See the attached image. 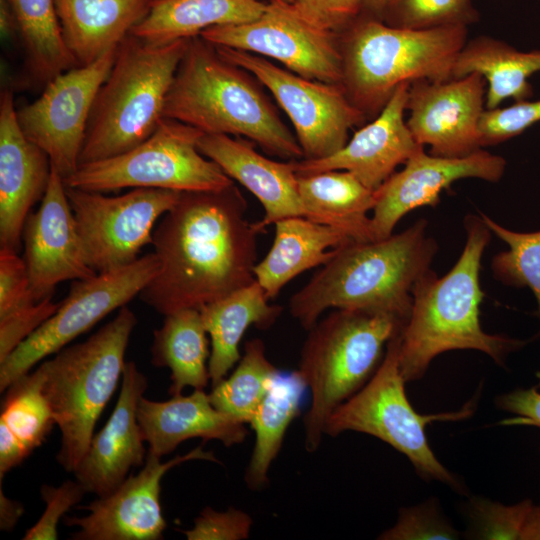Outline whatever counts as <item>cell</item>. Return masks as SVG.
Listing matches in <instances>:
<instances>
[{"instance_id": "6da1fadb", "label": "cell", "mask_w": 540, "mask_h": 540, "mask_svg": "<svg viewBox=\"0 0 540 540\" xmlns=\"http://www.w3.org/2000/svg\"><path fill=\"white\" fill-rule=\"evenodd\" d=\"M247 203L233 184L181 192L153 232L158 271L139 294L160 314L198 309L255 281L257 236Z\"/></svg>"}, {"instance_id": "7a4b0ae2", "label": "cell", "mask_w": 540, "mask_h": 540, "mask_svg": "<svg viewBox=\"0 0 540 540\" xmlns=\"http://www.w3.org/2000/svg\"><path fill=\"white\" fill-rule=\"evenodd\" d=\"M437 251L425 219L385 239L351 241L292 295L290 314L306 330L330 308L386 313L407 323L413 286Z\"/></svg>"}, {"instance_id": "3957f363", "label": "cell", "mask_w": 540, "mask_h": 540, "mask_svg": "<svg viewBox=\"0 0 540 540\" xmlns=\"http://www.w3.org/2000/svg\"><path fill=\"white\" fill-rule=\"evenodd\" d=\"M464 249L442 277L428 269L412 289V307L401 333L400 371L406 382L422 378L433 359L447 351L477 350L503 365L526 342L486 333L480 324L481 258L491 230L481 216L467 215Z\"/></svg>"}, {"instance_id": "277c9868", "label": "cell", "mask_w": 540, "mask_h": 540, "mask_svg": "<svg viewBox=\"0 0 540 540\" xmlns=\"http://www.w3.org/2000/svg\"><path fill=\"white\" fill-rule=\"evenodd\" d=\"M253 77L214 45L193 37L167 93L163 117L204 134L246 137L282 159H303L296 136Z\"/></svg>"}, {"instance_id": "5b68a950", "label": "cell", "mask_w": 540, "mask_h": 540, "mask_svg": "<svg viewBox=\"0 0 540 540\" xmlns=\"http://www.w3.org/2000/svg\"><path fill=\"white\" fill-rule=\"evenodd\" d=\"M466 38L465 25L405 29L357 18L340 38L341 85L365 116L376 117L399 85L452 79Z\"/></svg>"}, {"instance_id": "8992f818", "label": "cell", "mask_w": 540, "mask_h": 540, "mask_svg": "<svg viewBox=\"0 0 540 540\" xmlns=\"http://www.w3.org/2000/svg\"><path fill=\"white\" fill-rule=\"evenodd\" d=\"M189 40L154 45L130 33L124 38L94 101L79 166L129 151L153 134Z\"/></svg>"}, {"instance_id": "52a82bcc", "label": "cell", "mask_w": 540, "mask_h": 540, "mask_svg": "<svg viewBox=\"0 0 540 540\" xmlns=\"http://www.w3.org/2000/svg\"><path fill=\"white\" fill-rule=\"evenodd\" d=\"M405 325L391 314L333 309L308 330L297 370L311 392L304 417L308 452L319 448L329 415L370 380Z\"/></svg>"}, {"instance_id": "ba28073f", "label": "cell", "mask_w": 540, "mask_h": 540, "mask_svg": "<svg viewBox=\"0 0 540 540\" xmlns=\"http://www.w3.org/2000/svg\"><path fill=\"white\" fill-rule=\"evenodd\" d=\"M137 323L125 305L86 341L64 347L41 363L43 391L61 431L57 461L74 472L94 427L113 395L125 366V351Z\"/></svg>"}, {"instance_id": "9c48e42d", "label": "cell", "mask_w": 540, "mask_h": 540, "mask_svg": "<svg viewBox=\"0 0 540 540\" xmlns=\"http://www.w3.org/2000/svg\"><path fill=\"white\" fill-rule=\"evenodd\" d=\"M401 333L388 343L384 358L370 380L340 404L328 417L324 434L337 436L346 431L372 435L405 455L425 480L442 482L457 492L465 488L433 453L426 427L437 421H459L470 417L474 399L456 411L419 414L405 393V379L399 366Z\"/></svg>"}, {"instance_id": "30bf717a", "label": "cell", "mask_w": 540, "mask_h": 540, "mask_svg": "<svg viewBox=\"0 0 540 540\" xmlns=\"http://www.w3.org/2000/svg\"><path fill=\"white\" fill-rule=\"evenodd\" d=\"M204 133L163 117L153 134L133 149L80 165L65 186L95 192L156 188L179 192L219 191L233 180L198 149Z\"/></svg>"}, {"instance_id": "8fae6325", "label": "cell", "mask_w": 540, "mask_h": 540, "mask_svg": "<svg viewBox=\"0 0 540 540\" xmlns=\"http://www.w3.org/2000/svg\"><path fill=\"white\" fill-rule=\"evenodd\" d=\"M158 266L153 252L128 265L76 280L56 312L0 363V391L139 295Z\"/></svg>"}, {"instance_id": "7c38bea8", "label": "cell", "mask_w": 540, "mask_h": 540, "mask_svg": "<svg viewBox=\"0 0 540 540\" xmlns=\"http://www.w3.org/2000/svg\"><path fill=\"white\" fill-rule=\"evenodd\" d=\"M215 47L224 59L248 71L269 90L294 127L303 159L336 153L348 142L350 129L366 118L341 84L305 78L253 53Z\"/></svg>"}, {"instance_id": "4fadbf2b", "label": "cell", "mask_w": 540, "mask_h": 540, "mask_svg": "<svg viewBox=\"0 0 540 540\" xmlns=\"http://www.w3.org/2000/svg\"><path fill=\"white\" fill-rule=\"evenodd\" d=\"M214 46H225L272 59L308 79L341 84L342 54L338 32L301 13L293 4L267 3L255 20L219 25L199 35Z\"/></svg>"}, {"instance_id": "5bb4252c", "label": "cell", "mask_w": 540, "mask_h": 540, "mask_svg": "<svg viewBox=\"0 0 540 540\" xmlns=\"http://www.w3.org/2000/svg\"><path fill=\"white\" fill-rule=\"evenodd\" d=\"M66 187L87 265L96 273L128 265L152 244L153 228L181 192L133 188L120 196Z\"/></svg>"}, {"instance_id": "9a60e30c", "label": "cell", "mask_w": 540, "mask_h": 540, "mask_svg": "<svg viewBox=\"0 0 540 540\" xmlns=\"http://www.w3.org/2000/svg\"><path fill=\"white\" fill-rule=\"evenodd\" d=\"M116 52L117 47L91 64L55 76L40 97L17 109L22 132L48 155L63 180L78 169L93 104Z\"/></svg>"}, {"instance_id": "2e32d148", "label": "cell", "mask_w": 540, "mask_h": 540, "mask_svg": "<svg viewBox=\"0 0 540 540\" xmlns=\"http://www.w3.org/2000/svg\"><path fill=\"white\" fill-rule=\"evenodd\" d=\"M190 460L219 462L211 451L201 446L166 462L147 453L143 468L130 475L109 496L94 500L79 509L83 517L64 516V524L78 527L74 540H159L167 524L160 506L161 480L167 471Z\"/></svg>"}, {"instance_id": "e0dca14e", "label": "cell", "mask_w": 540, "mask_h": 540, "mask_svg": "<svg viewBox=\"0 0 540 540\" xmlns=\"http://www.w3.org/2000/svg\"><path fill=\"white\" fill-rule=\"evenodd\" d=\"M485 79L473 72L446 81L410 84L407 126L416 142L431 154L465 157L481 149L479 122L484 112Z\"/></svg>"}, {"instance_id": "ac0fdd59", "label": "cell", "mask_w": 540, "mask_h": 540, "mask_svg": "<svg viewBox=\"0 0 540 540\" xmlns=\"http://www.w3.org/2000/svg\"><path fill=\"white\" fill-rule=\"evenodd\" d=\"M399 172H394L377 190L371 216L372 240L393 234L399 220L422 206H435L440 193L464 178L499 181L506 168L503 157L478 150L465 157H442L425 153L412 155Z\"/></svg>"}, {"instance_id": "d6986e66", "label": "cell", "mask_w": 540, "mask_h": 540, "mask_svg": "<svg viewBox=\"0 0 540 540\" xmlns=\"http://www.w3.org/2000/svg\"><path fill=\"white\" fill-rule=\"evenodd\" d=\"M24 260L35 301L52 296L57 284L97 274L86 263L63 178L51 167L46 192L24 230Z\"/></svg>"}, {"instance_id": "ffe728a7", "label": "cell", "mask_w": 540, "mask_h": 540, "mask_svg": "<svg viewBox=\"0 0 540 540\" xmlns=\"http://www.w3.org/2000/svg\"><path fill=\"white\" fill-rule=\"evenodd\" d=\"M410 84L399 85L374 120L356 131L336 153L318 160H290L296 175L345 170L377 190L399 164L424 149L404 119Z\"/></svg>"}, {"instance_id": "44dd1931", "label": "cell", "mask_w": 540, "mask_h": 540, "mask_svg": "<svg viewBox=\"0 0 540 540\" xmlns=\"http://www.w3.org/2000/svg\"><path fill=\"white\" fill-rule=\"evenodd\" d=\"M147 388L145 375L134 362H126L114 410L105 426L93 435L73 472L86 492L99 498L109 496L125 481L131 468L144 463L145 441L137 409Z\"/></svg>"}, {"instance_id": "7402d4cb", "label": "cell", "mask_w": 540, "mask_h": 540, "mask_svg": "<svg viewBox=\"0 0 540 540\" xmlns=\"http://www.w3.org/2000/svg\"><path fill=\"white\" fill-rule=\"evenodd\" d=\"M51 174L48 155L22 132L13 93L0 95V248L18 251L32 206L42 199Z\"/></svg>"}, {"instance_id": "603a6c76", "label": "cell", "mask_w": 540, "mask_h": 540, "mask_svg": "<svg viewBox=\"0 0 540 540\" xmlns=\"http://www.w3.org/2000/svg\"><path fill=\"white\" fill-rule=\"evenodd\" d=\"M198 149L259 200L265 211L259 221L262 228L286 217L304 216L291 161L269 159L250 143L225 134H203Z\"/></svg>"}, {"instance_id": "cb8c5ba5", "label": "cell", "mask_w": 540, "mask_h": 540, "mask_svg": "<svg viewBox=\"0 0 540 540\" xmlns=\"http://www.w3.org/2000/svg\"><path fill=\"white\" fill-rule=\"evenodd\" d=\"M137 419L148 453L162 457L191 438L218 440L226 447L244 441L245 423L217 410L204 390L188 396H172L166 401L140 399Z\"/></svg>"}, {"instance_id": "d4e9b609", "label": "cell", "mask_w": 540, "mask_h": 540, "mask_svg": "<svg viewBox=\"0 0 540 540\" xmlns=\"http://www.w3.org/2000/svg\"><path fill=\"white\" fill-rule=\"evenodd\" d=\"M274 225L272 247L254 267L255 280L268 299L299 274L327 263L336 248L353 241L344 232L304 216L286 217Z\"/></svg>"}, {"instance_id": "484cf974", "label": "cell", "mask_w": 540, "mask_h": 540, "mask_svg": "<svg viewBox=\"0 0 540 540\" xmlns=\"http://www.w3.org/2000/svg\"><path fill=\"white\" fill-rule=\"evenodd\" d=\"M153 0H55L65 42L79 66L118 47Z\"/></svg>"}, {"instance_id": "4316f807", "label": "cell", "mask_w": 540, "mask_h": 540, "mask_svg": "<svg viewBox=\"0 0 540 540\" xmlns=\"http://www.w3.org/2000/svg\"><path fill=\"white\" fill-rule=\"evenodd\" d=\"M263 288L255 280L200 309L204 327L211 339L208 362L212 387L220 383L239 362L240 341L250 326L269 328L282 307L269 304Z\"/></svg>"}, {"instance_id": "83f0119b", "label": "cell", "mask_w": 540, "mask_h": 540, "mask_svg": "<svg viewBox=\"0 0 540 540\" xmlns=\"http://www.w3.org/2000/svg\"><path fill=\"white\" fill-rule=\"evenodd\" d=\"M304 217L336 228L353 241H372L371 217L375 191L354 174L330 170L297 176Z\"/></svg>"}, {"instance_id": "f1b7e54d", "label": "cell", "mask_w": 540, "mask_h": 540, "mask_svg": "<svg viewBox=\"0 0 540 540\" xmlns=\"http://www.w3.org/2000/svg\"><path fill=\"white\" fill-rule=\"evenodd\" d=\"M266 5L261 0H153L130 34L154 45L191 39L213 26L251 22Z\"/></svg>"}, {"instance_id": "f546056e", "label": "cell", "mask_w": 540, "mask_h": 540, "mask_svg": "<svg viewBox=\"0 0 540 540\" xmlns=\"http://www.w3.org/2000/svg\"><path fill=\"white\" fill-rule=\"evenodd\" d=\"M540 71V50L519 51L505 42L482 36L466 43L453 68V78L481 74L488 82L486 108L495 109L512 98L528 100L533 92L528 79Z\"/></svg>"}, {"instance_id": "4dcf8cb0", "label": "cell", "mask_w": 540, "mask_h": 540, "mask_svg": "<svg viewBox=\"0 0 540 540\" xmlns=\"http://www.w3.org/2000/svg\"><path fill=\"white\" fill-rule=\"evenodd\" d=\"M164 316L162 326L154 331L152 364L170 370V395H179L188 386L204 390L210 380V354L200 310L183 309Z\"/></svg>"}, {"instance_id": "1f68e13d", "label": "cell", "mask_w": 540, "mask_h": 540, "mask_svg": "<svg viewBox=\"0 0 540 540\" xmlns=\"http://www.w3.org/2000/svg\"><path fill=\"white\" fill-rule=\"evenodd\" d=\"M307 389L298 371L280 372L249 424L255 432V444L244 480L251 490L268 483V471L278 455L291 422L299 415L302 397Z\"/></svg>"}, {"instance_id": "d6a6232c", "label": "cell", "mask_w": 540, "mask_h": 540, "mask_svg": "<svg viewBox=\"0 0 540 540\" xmlns=\"http://www.w3.org/2000/svg\"><path fill=\"white\" fill-rule=\"evenodd\" d=\"M17 20L29 71L45 84L79 66L69 50L55 0H8Z\"/></svg>"}, {"instance_id": "836d02e7", "label": "cell", "mask_w": 540, "mask_h": 540, "mask_svg": "<svg viewBox=\"0 0 540 540\" xmlns=\"http://www.w3.org/2000/svg\"><path fill=\"white\" fill-rule=\"evenodd\" d=\"M278 373L266 356L263 341L249 340L233 373L212 387L210 401L220 412L249 424Z\"/></svg>"}, {"instance_id": "e575fe53", "label": "cell", "mask_w": 540, "mask_h": 540, "mask_svg": "<svg viewBox=\"0 0 540 540\" xmlns=\"http://www.w3.org/2000/svg\"><path fill=\"white\" fill-rule=\"evenodd\" d=\"M5 391L0 421L32 452L56 425L43 391L41 369L22 375Z\"/></svg>"}, {"instance_id": "d590c367", "label": "cell", "mask_w": 540, "mask_h": 540, "mask_svg": "<svg viewBox=\"0 0 540 540\" xmlns=\"http://www.w3.org/2000/svg\"><path fill=\"white\" fill-rule=\"evenodd\" d=\"M480 216L491 232L508 245V250L493 257L494 277L508 286L528 287L536 298L540 320V230L517 232L498 224L486 214L481 213Z\"/></svg>"}, {"instance_id": "8d00e7d4", "label": "cell", "mask_w": 540, "mask_h": 540, "mask_svg": "<svg viewBox=\"0 0 540 540\" xmlns=\"http://www.w3.org/2000/svg\"><path fill=\"white\" fill-rule=\"evenodd\" d=\"M382 19L393 27L428 29L467 26L478 19V13L471 0H390Z\"/></svg>"}, {"instance_id": "74e56055", "label": "cell", "mask_w": 540, "mask_h": 540, "mask_svg": "<svg viewBox=\"0 0 540 540\" xmlns=\"http://www.w3.org/2000/svg\"><path fill=\"white\" fill-rule=\"evenodd\" d=\"M533 504L531 499L506 505L483 497H473L467 505L470 534L476 539L521 540Z\"/></svg>"}, {"instance_id": "f35d334b", "label": "cell", "mask_w": 540, "mask_h": 540, "mask_svg": "<svg viewBox=\"0 0 540 540\" xmlns=\"http://www.w3.org/2000/svg\"><path fill=\"white\" fill-rule=\"evenodd\" d=\"M459 532L444 518L435 499L411 507L401 508L398 519L384 531L383 540H451Z\"/></svg>"}, {"instance_id": "ab89813d", "label": "cell", "mask_w": 540, "mask_h": 540, "mask_svg": "<svg viewBox=\"0 0 540 540\" xmlns=\"http://www.w3.org/2000/svg\"><path fill=\"white\" fill-rule=\"evenodd\" d=\"M540 122V100H523L504 108L487 109L479 122L481 146L513 138Z\"/></svg>"}, {"instance_id": "60d3db41", "label": "cell", "mask_w": 540, "mask_h": 540, "mask_svg": "<svg viewBox=\"0 0 540 540\" xmlns=\"http://www.w3.org/2000/svg\"><path fill=\"white\" fill-rule=\"evenodd\" d=\"M59 304L49 296L0 316V363L49 319Z\"/></svg>"}, {"instance_id": "b9f144b4", "label": "cell", "mask_w": 540, "mask_h": 540, "mask_svg": "<svg viewBox=\"0 0 540 540\" xmlns=\"http://www.w3.org/2000/svg\"><path fill=\"white\" fill-rule=\"evenodd\" d=\"M85 493V489L77 480H67L58 487L43 485L41 496L46 503V508L38 522L27 530L22 539H57L59 521L71 507L82 500Z\"/></svg>"}, {"instance_id": "7bdbcfd3", "label": "cell", "mask_w": 540, "mask_h": 540, "mask_svg": "<svg viewBox=\"0 0 540 540\" xmlns=\"http://www.w3.org/2000/svg\"><path fill=\"white\" fill-rule=\"evenodd\" d=\"M252 524V518L242 510L206 507L195 518L193 527L182 533L188 540H240L248 538Z\"/></svg>"}, {"instance_id": "ee69618b", "label": "cell", "mask_w": 540, "mask_h": 540, "mask_svg": "<svg viewBox=\"0 0 540 540\" xmlns=\"http://www.w3.org/2000/svg\"><path fill=\"white\" fill-rule=\"evenodd\" d=\"M33 301L25 260L15 250L0 248V316Z\"/></svg>"}, {"instance_id": "f6af8a7d", "label": "cell", "mask_w": 540, "mask_h": 540, "mask_svg": "<svg viewBox=\"0 0 540 540\" xmlns=\"http://www.w3.org/2000/svg\"><path fill=\"white\" fill-rule=\"evenodd\" d=\"M312 21L335 32L347 28L363 10V0H292Z\"/></svg>"}, {"instance_id": "bcb514c9", "label": "cell", "mask_w": 540, "mask_h": 540, "mask_svg": "<svg viewBox=\"0 0 540 540\" xmlns=\"http://www.w3.org/2000/svg\"><path fill=\"white\" fill-rule=\"evenodd\" d=\"M496 405L499 409L515 415L505 423L540 428V391L537 386L517 388L501 394L496 399Z\"/></svg>"}, {"instance_id": "7dc6e473", "label": "cell", "mask_w": 540, "mask_h": 540, "mask_svg": "<svg viewBox=\"0 0 540 540\" xmlns=\"http://www.w3.org/2000/svg\"><path fill=\"white\" fill-rule=\"evenodd\" d=\"M30 454L9 427L0 421V478L20 465Z\"/></svg>"}, {"instance_id": "c3c4849f", "label": "cell", "mask_w": 540, "mask_h": 540, "mask_svg": "<svg viewBox=\"0 0 540 540\" xmlns=\"http://www.w3.org/2000/svg\"><path fill=\"white\" fill-rule=\"evenodd\" d=\"M24 512L21 503L9 499L3 494L0 488V528L1 530L10 531L14 528Z\"/></svg>"}, {"instance_id": "681fc988", "label": "cell", "mask_w": 540, "mask_h": 540, "mask_svg": "<svg viewBox=\"0 0 540 540\" xmlns=\"http://www.w3.org/2000/svg\"><path fill=\"white\" fill-rule=\"evenodd\" d=\"M0 31L6 40L19 35L17 20L8 0H0Z\"/></svg>"}, {"instance_id": "f907efd6", "label": "cell", "mask_w": 540, "mask_h": 540, "mask_svg": "<svg viewBox=\"0 0 540 540\" xmlns=\"http://www.w3.org/2000/svg\"><path fill=\"white\" fill-rule=\"evenodd\" d=\"M521 540H540V504H533L524 525Z\"/></svg>"}, {"instance_id": "816d5d0a", "label": "cell", "mask_w": 540, "mask_h": 540, "mask_svg": "<svg viewBox=\"0 0 540 540\" xmlns=\"http://www.w3.org/2000/svg\"><path fill=\"white\" fill-rule=\"evenodd\" d=\"M390 0H363V10L371 17L382 19Z\"/></svg>"}, {"instance_id": "f5cc1de1", "label": "cell", "mask_w": 540, "mask_h": 540, "mask_svg": "<svg viewBox=\"0 0 540 540\" xmlns=\"http://www.w3.org/2000/svg\"><path fill=\"white\" fill-rule=\"evenodd\" d=\"M270 2H282V3H291L292 4V0H269Z\"/></svg>"}]
</instances>
